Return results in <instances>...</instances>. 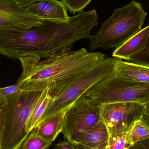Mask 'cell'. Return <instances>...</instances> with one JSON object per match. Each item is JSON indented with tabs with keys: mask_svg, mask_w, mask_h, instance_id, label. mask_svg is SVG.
Masks as SVG:
<instances>
[{
	"mask_svg": "<svg viewBox=\"0 0 149 149\" xmlns=\"http://www.w3.org/2000/svg\"><path fill=\"white\" fill-rule=\"evenodd\" d=\"M102 53L88 52L85 48L66 50L41 60L35 56L20 58L23 72L17 84L23 91L48 88L53 97L78 75L105 58Z\"/></svg>",
	"mask_w": 149,
	"mask_h": 149,
	"instance_id": "cell-1",
	"label": "cell"
},
{
	"mask_svg": "<svg viewBox=\"0 0 149 149\" xmlns=\"http://www.w3.org/2000/svg\"><path fill=\"white\" fill-rule=\"evenodd\" d=\"M147 15L141 4L135 1L116 9L96 34L88 38L90 49L107 50L119 47L141 30Z\"/></svg>",
	"mask_w": 149,
	"mask_h": 149,
	"instance_id": "cell-2",
	"label": "cell"
},
{
	"mask_svg": "<svg viewBox=\"0 0 149 149\" xmlns=\"http://www.w3.org/2000/svg\"><path fill=\"white\" fill-rule=\"evenodd\" d=\"M43 91H23L5 97L7 110L0 137L1 149H21L29 136L28 121Z\"/></svg>",
	"mask_w": 149,
	"mask_h": 149,
	"instance_id": "cell-3",
	"label": "cell"
},
{
	"mask_svg": "<svg viewBox=\"0 0 149 149\" xmlns=\"http://www.w3.org/2000/svg\"><path fill=\"white\" fill-rule=\"evenodd\" d=\"M117 59L105 58L67 83L52 97L38 123L55 114L68 110L92 87L114 74L115 65Z\"/></svg>",
	"mask_w": 149,
	"mask_h": 149,
	"instance_id": "cell-4",
	"label": "cell"
},
{
	"mask_svg": "<svg viewBox=\"0 0 149 149\" xmlns=\"http://www.w3.org/2000/svg\"><path fill=\"white\" fill-rule=\"evenodd\" d=\"M84 95L99 105L116 102L145 104L149 102V83L130 80L114 74L95 84Z\"/></svg>",
	"mask_w": 149,
	"mask_h": 149,
	"instance_id": "cell-5",
	"label": "cell"
},
{
	"mask_svg": "<svg viewBox=\"0 0 149 149\" xmlns=\"http://www.w3.org/2000/svg\"><path fill=\"white\" fill-rule=\"evenodd\" d=\"M101 119L100 105L83 95L65 112L62 133L72 143L78 135L92 128Z\"/></svg>",
	"mask_w": 149,
	"mask_h": 149,
	"instance_id": "cell-6",
	"label": "cell"
},
{
	"mask_svg": "<svg viewBox=\"0 0 149 149\" xmlns=\"http://www.w3.org/2000/svg\"><path fill=\"white\" fill-rule=\"evenodd\" d=\"M144 109V104L134 102L100 105L101 118L110 134L127 133L141 120Z\"/></svg>",
	"mask_w": 149,
	"mask_h": 149,
	"instance_id": "cell-7",
	"label": "cell"
},
{
	"mask_svg": "<svg viewBox=\"0 0 149 149\" xmlns=\"http://www.w3.org/2000/svg\"><path fill=\"white\" fill-rule=\"evenodd\" d=\"M43 20L12 0H0V30L29 29Z\"/></svg>",
	"mask_w": 149,
	"mask_h": 149,
	"instance_id": "cell-8",
	"label": "cell"
},
{
	"mask_svg": "<svg viewBox=\"0 0 149 149\" xmlns=\"http://www.w3.org/2000/svg\"><path fill=\"white\" fill-rule=\"evenodd\" d=\"M24 8L43 20L66 22L70 18L66 7L57 0L38 1Z\"/></svg>",
	"mask_w": 149,
	"mask_h": 149,
	"instance_id": "cell-9",
	"label": "cell"
},
{
	"mask_svg": "<svg viewBox=\"0 0 149 149\" xmlns=\"http://www.w3.org/2000/svg\"><path fill=\"white\" fill-rule=\"evenodd\" d=\"M110 134L101 119L92 128L78 135L73 143L91 149H108Z\"/></svg>",
	"mask_w": 149,
	"mask_h": 149,
	"instance_id": "cell-10",
	"label": "cell"
},
{
	"mask_svg": "<svg viewBox=\"0 0 149 149\" xmlns=\"http://www.w3.org/2000/svg\"><path fill=\"white\" fill-rule=\"evenodd\" d=\"M65 112H59L39 123L31 132L47 141L53 142L63 129Z\"/></svg>",
	"mask_w": 149,
	"mask_h": 149,
	"instance_id": "cell-11",
	"label": "cell"
},
{
	"mask_svg": "<svg viewBox=\"0 0 149 149\" xmlns=\"http://www.w3.org/2000/svg\"><path fill=\"white\" fill-rule=\"evenodd\" d=\"M149 34V25L141 30L134 36L117 47L112 56L118 59L129 61L133 55L144 49Z\"/></svg>",
	"mask_w": 149,
	"mask_h": 149,
	"instance_id": "cell-12",
	"label": "cell"
},
{
	"mask_svg": "<svg viewBox=\"0 0 149 149\" xmlns=\"http://www.w3.org/2000/svg\"><path fill=\"white\" fill-rule=\"evenodd\" d=\"M116 75L130 80L149 83V67L117 59L114 67Z\"/></svg>",
	"mask_w": 149,
	"mask_h": 149,
	"instance_id": "cell-13",
	"label": "cell"
},
{
	"mask_svg": "<svg viewBox=\"0 0 149 149\" xmlns=\"http://www.w3.org/2000/svg\"><path fill=\"white\" fill-rule=\"evenodd\" d=\"M52 99V97L49 93V89H44L27 123L26 132L28 134L31 133L40 121Z\"/></svg>",
	"mask_w": 149,
	"mask_h": 149,
	"instance_id": "cell-14",
	"label": "cell"
},
{
	"mask_svg": "<svg viewBox=\"0 0 149 149\" xmlns=\"http://www.w3.org/2000/svg\"><path fill=\"white\" fill-rule=\"evenodd\" d=\"M149 138V129L141 120L136 121L127 132V140L131 146Z\"/></svg>",
	"mask_w": 149,
	"mask_h": 149,
	"instance_id": "cell-15",
	"label": "cell"
},
{
	"mask_svg": "<svg viewBox=\"0 0 149 149\" xmlns=\"http://www.w3.org/2000/svg\"><path fill=\"white\" fill-rule=\"evenodd\" d=\"M52 143L31 132L23 143L20 149H48Z\"/></svg>",
	"mask_w": 149,
	"mask_h": 149,
	"instance_id": "cell-16",
	"label": "cell"
},
{
	"mask_svg": "<svg viewBox=\"0 0 149 149\" xmlns=\"http://www.w3.org/2000/svg\"><path fill=\"white\" fill-rule=\"evenodd\" d=\"M130 146L127 140V133L110 134L108 149H129Z\"/></svg>",
	"mask_w": 149,
	"mask_h": 149,
	"instance_id": "cell-17",
	"label": "cell"
},
{
	"mask_svg": "<svg viewBox=\"0 0 149 149\" xmlns=\"http://www.w3.org/2000/svg\"><path fill=\"white\" fill-rule=\"evenodd\" d=\"M129 61L133 63L149 67V34L144 49L133 55Z\"/></svg>",
	"mask_w": 149,
	"mask_h": 149,
	"instance_id": "cell-18",
	"label": "cell"
},
{
	"mask_svg": "<svg viewBox=\"0 0 149 149\" xmlns=\"http://www.w3.org/2000/svg\"><path fill=\"white\" fill-rule=\"evenodd\" d=\"M92 0H62L68 9L72 13L81 12L90 3Z\"/></svg>",
	"mask_w": 149,
	"mask_h": 149,
	"instance_id": "cell-19",
	"label": "cell"
},
{
	"mask_svg": "<svg viewBox=\"0 0 149 149\" xmlns=\"http://www.w3.org/2000/svg\"><path fill=\"white\" fill-rule=\"evenodd\" d=\"M7 110V101L3 95H0V137L4 126V121Z\"/></svg>",
	"mask_w": 149,
	"mask_h": 149,
	"instance_id": "cell-20",
	"label": "cell"
},
{
	"mask_svg": "<svg viewBox=\"0 0 149 149\" xmlns=\"http://www.w3.org/2000/svg\"><path fill=\"white\" fill-rule=\"evenodd\" d=\"M22 92V90L17 84L10 86L0 88V94L4 97L11 95L20 93Z\"/></svg>",
	"mask_w": 149,
	"mask_h": 149,
	"instance_id": "cell-21",
	"label": "cell"
},
{
	"mask_svg": "<svg viewBox=\"0 0 149 149\" xmlns=\"http://www.w3.org/2000/svg\"><path fill=\"white\" fill-rule=\"evenodd\" d=\"M144 105V111L140 120L149 129V102Z\"/></svg>",
	"mask_w": 149,
	"mask_h": 149,
	"instance_id": "cell-22",
	"label": "cell"
},
{
	"mask_svg": "<svg viewBox=\"0 0 149 149\" xmlns=\"http://www.w3.org/2000/svg\"><path fill=\"white\" fill-rule=\"evenodd\" d=\"M54 149H75V145L74 143L69 141L61 142L56 144Z\"/></svg>",
	"mask_w": 149,
	"mask_h": 149,
	"instance_id": "cell-23",
	"label": "cell"
},
{
	"mask_svg": "<svg viewBox=\"0 0 149 149\" xmlns=\"http://www.w3.org/2000/svg\"><path fill=\"white\" fill-rule=\"evenodd\" d=\"M134 149H149V138L133 145Z\"/></svg>",
	"mask_w": 149,
	"mask_h": 149,
	"instance_id": "cell-24",
	"label": "cell"
},
{
	"mask_svg": "<svg viewBox=\"0 0 149 149\" xmlns=\"http://www.w3.org/2000/svg\"><path fill=\"white\" fill-rule=\"evenodd\" d=\"M12 1H14L19 6L24 8L25 6L32 3L38 1H46V0H12ZM48 1H50V0H48Z\"/></svg>",
	"mask_w": 149,
	"mask_h": 149,
	"instance_id": "cell-25",
	"label": "cell"
},
{
	"mask_svg": "<svg viewBox=\"0 0 149 149\" xmlns=\"http://www.w3.org/2000/svg\"><path fill=\"white\" fill-rule=\"evenodd\" d=\"M74 144L75 145V149H91L88 148H86V147L81 146V145H79V144H76V143H74Z\"/></svg>",
	"mask_w": 149,
	"mask_h": 149,
	"instance_id": "cell-26",
	"label": "cell"
},
{
	"mask_svg": "<svg viewBox=\"0 0 149 149\" xmlns=\"http://www.w3.org/2000/svg\"><path fill=\"white\" fill-rule=\"evenodd\" d=\"M129 149H134V147H133V146H131L130 147Z\"/></svg>",
	"mask_w": 149,
	"mask_h": 149,
	"instance_id": "cell-27",
	"label": "cell"
},
{
	"mask_svg": "<svg viewBox=\"0 0 149 149\" xmlns=\"http://www.w3.org/2000/svg\"><path fill=\"white\" fill-rule=\"evenodd\" d=\"M0 149H1V144H0Z\"/></svg>",
	"mask_w": 149,
	"mask_h": 149,
	"instance_id": "cell-28",
	"label": "cell"
},
{
	"mask_svg": "<svg viewBox=\"0 0 149 149\" xmlns=\"http://www.w3.org/2000/svg\"><path fill=\"white\" fill-rule=\"evenodd\" d=\"M1 95V94H0V95Z\"/></svg>",
	"mask_w": 149,
	"mask_h": 149,
	"instance_id": "cell-29",
	"label": "cell"
}]
</instances>
